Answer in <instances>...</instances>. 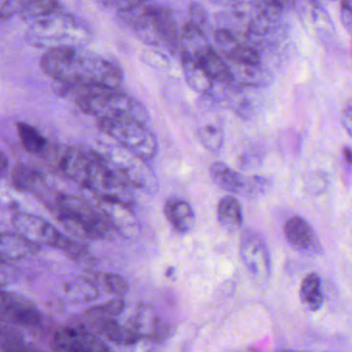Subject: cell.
<instances>
[{"label": "cell", "instance_id": "31", "mask_svg": "<svg viewBox=\"0 0 352 352\" xmlns=\"http://www.w3.org/2000/svg\"><path fill=\"white\" fill-rule=\"evenodd\" d=\"M189 23L192 25L197 26L199 30H203L206 34V28L208 26V21H209V17H208L207 11L203 6L199 3H195L189 7Z\"/></svg>", "mask_w": 352, "mask_h": 352}, {"label": "cell", "instance_id": "35", "mask_svg": "<svg viewBox=\"0 0 352 352\" xmlns=\"http://www.w3.org/2000/svg\"><path fill=\"white\" fill-rule=\"evenodd\" d=\"M144 60L149 65L154 67H164L166 65V58L164 55L158 54V53H145Z\"/></svg>", "mask_w": 352, "mask_h": 352}, {"label": "cell", "instance_id": "13", "mask_svg": "<svg viewBox=\"0 0 352 352\" xmlns=\"http://www.w3.org/2000/svg\"><path fill=\"white\" fill-rule=\"evenodd\" d=\"M191 55L213 81L228 85L232 84L230 65L226 63L211 47H201Z\"/></svg>", "mask_w": 352, "mask_h": 352}, {"label": "cell", "instance_id": "21", "mask_svg": "<svg viewBox=\"0 0 352 352\" xmlns=\"http://www.w3.org/2000/svg\"><path fill=\"white\" fill-rule=\"evenodd\" d=\"M218 221L230 232H236L243 224V211L240 201L234 197H226L217 207Z\"/></svg>", "mask_w": 352, "mask_h": 352}, {"label": "cell", "instance_id": "7", "mask_svg": "<svg viewBox=\"0 0 352 352\" xmlns=\"http://www.w3.org/2000/svg\"><path fill=\"white\" fill-rule=\"evenodd\" d=\"M240 254L251 275L258 281H267L271 275V258L267 244L254 230H245L240 241Z\"/></svg>", "mask_w": 352, "mask_h": 352}, {"label": "cell", "instance_id": "6", "mask_svg": "<svg viewBox=\"0 0 352 352\" xmlns=\"http://www.w3.org/2000/svg\"><path fill=\"white\" fill-rule=\"evenodd\" d=\"M12 224L19 236L36 246L45 245L63 250L69 240L46 220L32 214H15L12 218Z\"/></svg>", "mask_w": 352, "mask_h": 352}, {"label": "cell", "instance_id": "30", "mask_svg": "<svg viewBox=\"0 0 352 352\" xmlns=\"http://www.w3.org/2000/svg\"><path fill=\"white\" fill-rule=\"evenodd\" d=\"M124 309V302L122 298H113L104 304L98 305L87 311L88 317L90 319L111 318L118 316Z\"/></svg>", "mask_w": 352, "mask_h": 352}, {"label": "cell", "instance_id": "24", "mask_svg": "<svg viewBox=\"0 0 352 352\" xmlns=\"http://www.w3.org/2000/svg\"><path fill=\"white\" fill-rule=\"evenodd\" d=\"M91 280L100 290L114 294L117 298H123L129 290L126 280L117 274L96 273L91 275Z\"/></svg>", "mask_w": 352, "mask_h": 352}, {"label": "cell", "instance_id": "17", "mask_svg": "<svg viewBox=\"0 0 352 352\" xmlns=\"http://www.w3.org/2000/svg\"><path fill=\"white\" fill-rule=\"evenodd\" d=\"M164 215L175 230L179 232H188L195 223V214L192 207L182 199H170L164 208Z\"/></svg>", "mask_w": 352, "mask_h": 352}, {"label": "cell", "instance_id": "25", "mask_svg": "<svg viewBox=\"0 0 352 352\" xmlns=\"http://www.w3.org/2000/svg\"><path fill=\"white\" fill-rule=\"evenodd\" d=\"M34 247L36 245L30 244L18 234L0 236V253L7 259L23 256L26 252L34 251Z\"/></svg>", "mask_w": 352, "mask_h": 352}, {"label": "cell", "instance_id": "32", "mask_svg": "<svg viewBox=\"0 0 352 352\" xmlns=\"http://www.w3.org/2000/svg\"><path fill=\"white\" fill-rule=\"evenodd\" d=\"M30 0H6L0 7V22L10 19L16 14L21 13Z\"/></svg>", "mask_w": 352, "mask_h": 352}, {"label": "cell", "instance_id": "5", "mask_svg": "<svg viewBox=\"0 0 352 352\" xmlns=\"http://www.w3.org/2000/svg\"><path fill=\"white\" fill-rule=\"evenodd\" d=\"M87 36L86 28L75 17L53 14L49 17L38 20L30 32L34 44L41 46H72V43L83 41Z\"/></svg>", "mask_w": 352, "mask_h": 352}, {"label": "cell", "instance_id": "2", "mask_svg": "<svg viewBox=\"0 0 352 352\" xmlns=\"http://www.w3.org/2000/svg\"><path fill=\"white\" fill-rule=\"evenodd\" d=\"M57 158L59 168L65 176L89 189L96 197L133 206L129 185L113 173L98 151L69 147Z\"/></svg>", "mask_w": 352, "mask_h": 352}, {"label": "cell", "instance_id": "33", "mask_svg": "<svg viewBox=\"0 0 352 352\" xmlns=\"http://www.w3.org/2000/svg\"><path fill=\"white\" fill-rule=\"evenodd\" d=\"M340 16H341L342 24H343L345 30H347L348 34H350L352 26V11L349 0H343L342 1Z\"/></svg>", "mask_w": 352, "mask_h": 352}, {"label": "cell", "instance_id": "37", "mask_svg": "<svg viewBox=\"0 0 352 352\" xmlns=\"http://www.w3.org/2000/svg\"><path fill=\"white\" fill-rule=\"evenodd\" d=\"M7 158L3 155V152H0V175H1V173L7 168Z\"/></svg>", "mask_w": 352, "mask_h": 352}, {"label": "cell", "instance_id": "26", "mask_svg": "<svg viewBox=\"0 0 352 352\" xmlns=\"http://www.w3.org/2000/svg\"><path fill=\"white\" fill-rule=\"evenodd\" d=\"M17 129L22 145L30 153H43L46 150L48 142L32 125L19 122L17 124Z\"/></svg>", "mask_w": 352, "mask_h": 352}, {"label": "cell", "instance_id": "18", "mask_svg": "<svg viewBox=\"0 0 352 352\" xmlns=\"http://www.w3.org/2000/svg\"><path fill=\"white\" fill-rule=\"evenodd\" d=\"M96 321L98 331L117 345H135L142 340L127 323L121 324L115 317L96 319Z\"/></svg>", "mask_w": 352, "mask_h": 352}, {"label": "cell", "instance_id": "10", "mask_svg": "<svg viewBox=\"0 0 352 352\" xmlns=\"http://www.w3.org/2000/svg\"><path fill=\"white\" fill-rule=\"evenodd\" d=\"M0 317L14 323L36 327L41 323V314L34 305L25 298L0 289Z\"/></svg>", "mask_w": 352, "mask_h": 352}, {"label": "cell", "instance_id": "8", "mask_svg": "<svg viewBox=\"0 0 352 352\" xmlns=\"http://www.w3.org/2000/svg\"><path fill=\"white\" fill-rule=\"evenodd\" d=\"M54 349L71 352L108 351L109 347L83 325L61 327L53 337Z\"/></svg>", "mask_w": 352, "mask_h": 352}, {"label": "cell", "instance_id": "15", "mask_svg": "<svg viewBox=\"0 0 352 352\" xmlns=\"http://www.w3.org/2000/svg\"><path fill=\"white\" fill-rule=\"evenodd\" d=\"M284 232L289 244L300 251L311 250L316 243L310 224L300 216H294L286 221Z\"/></svg>", "mask_w": 352, "mask_h": 352}, {"label": "cell", "instance_id": "40", "mask_svg": "<svg viewBox=\"0 0 352 352\" xmlns=\"http://www.w3.org/2000/svg\"><path fill=\"white\" fill-rule=\"evenodd\" d=\"M6 261H7V258H6L5 256H3L1 253H0V265H3V263H6Z\"/></svg>", "mask_w": 352, "mask_h": 352}, {"label": "cell", "instance_id": "27", "mask_svg": "<svg viewBox=\"0 0 352 352\" xmlns=\"http://www.w3.org/2000/svg\"><path fill=\"white\" fill-rule=\"evenodd\" d=\"M60 10L58 0H30L20 14L25 19L40 20L58 13Z\"/></svg>", "mask_w": 352, "mask_h": 352}, {"label": "cell", "instance_id": "34", "mask_svg": "<svg viewBox=\"0 0 352 352\" xmlns=\"http://www.w3.org/2000/svg\"><path fill=\"white\" fill-rule=\"evenodd\" d=\"M110 1L120 12L142 5V3H145L147 0H110Z\"/></svg>", "mask_w": 352, "mask_h": 352}, {"label": "cell", "instance_id": "22", "mask_svg": "<svg viewBox=\"0 0 352 352\" xmlns=\"http://www.w3.org/2000/svg\"><path fill=\"white\" fill-rule=\"evenodd\" d=\"M300 298L302 304L309 311L316 312L323 304L321 281L316 273H310L302 279L300 284Z\"/></svg>", "mask_w": 352, "mask_h": 352}, {"label": "cell", "instance_id": "1", "mask_svg": "<svg viewBox=\"0 0 352 352\" xmlns=\"http://www.w3.org/2000/svg\"><path fill=\"white\" fill-rule=\"evenodd\" d=\"M43 72L55 82L90 84L119 89L123 74L117 65L94 54L80 52L73 46H58L41 59Z\"/></svg>", "mask_w": 352, "mask_h": 352}, {"label": "cell", "instance_id": "38", "mask_svg": "<svg viewBox=\"0 0 352 352\" xmlns=\"http://www.w3.org/2000/svg\"><path fill=\"white\" fill-rule=\"evenodd\" d=\"M344 157L347 160V164H351V152H350L349 148H344Z\"/></svg>", "mask_w": 352, "mask_h": 352}, {"label": "cell", "instance_id": "28", "mask_svg": "<svg viewBox=\"0 0 352 352\" xmlns=\"http://www.w3.org/2000/svg\"><path fill=\"white\" fill-rule=\"evenodd\" d=\"M224 56L232 63V65H259L261 57L253 47L243 44L240 41H236L226 53Z\"/></svg>", "mask_w": 352, "mask_h": 352}, {"label": "cell", "instance_id": "20", "mask_svg": "<svg viewBox=\"0 0 352 352\" xmlns=\"http://www.w3.org/2000/svg\"><path fill=\"white\" fill-rule=\"evenodd\" d=\"M232 76V84L243 85L263 86L269 85L271 82V74L259 65H232L230 67Z\"/></svg>", "mask_w": 352, "mask_h": 352}, {"label": "cell", "instance_id": "23", "mask_svg": "<svg viewBox=\"0 0 352 352\" xmlns=\"http://www.w3.org/2000/svg\"><path fill=\"white\" fill-rule=\"evenodd\" d=\"M65 290L67 296L76 302H91L96 300L100 294L96 284L86 278H77L67 282Z\"/></svg>", "mask_w": 352, "mask_h": 352}, {"label": "cell", "instance_id": "19", "mask_svg": "<svg viewBox=\"0 0 352 352\" xmlns=\"http://www.w3.org/2000/svg\"><path fill=\"white\" fill-rule=\"evenodd\" d=\"M12 183L18 190L41 193L45 187L44 175L26 164H17L12 174Z\"/></svg>", "mask_w": 352, "mask_h": 352}, {"label": "cell", "instance_id": "4", "mask_svg": "<svg viewBox=\"0 0 352 352\" xmlns=\"http://www.w3.org/2000/svg\"><path fill=\"white\" fill-rule=\"evenodd\" d=\"M102 133L137 157L149 162L157 153L158 144L147 124L131 118L98 119Z\"/></svg>", "mask_w": 352, "mask_h": 352}, {"label": "cell", "instance_id": "16", "mask_svg": "<svg viewBox=\"0 0 352 352\" xmlns=\"http://www.w3.org/2000/svg\"><path fill=\"white\" fill-rule=\"evenodd\" d=\"M181 65L187 85L199 94H207L213 87V80L201 69L188 51L181 54Z\"/></svg>", "mask_w": 352, "mask_h": 352}, {"label": "cell", "instance_id": "29", "mask_svg": "<svg viewBox=\"0 0 352 352\" xmlns=\"http://www.w3.org/2000/svg\"><path fill=\"white\" fill-rule=\"evenodd\" d=\"M197 137L204 147L209 150L210 152H218L223 145V131L218 125H203L197 129Z\"/></svg>", "mask_w": 352, "mask_h": 352}, {"label": "cell", "instance_id": "9", "mask_svg": "<svg viewBox=\"0 0 352 352\" xmlns=\"http://www.w3.org/2000/svg\"><path fill=\"white\" fill-rule=\"evenodd\" d=\"M127 324L139 335L141 339L150 340L156 343L166 341L173 333V327L157 316L153 309L147 305H141Z\"/></svg>", "mask_w": 352, "mask_h": 352}, {"label": "cell", "instance_id": "36", "mask_svg": "<svg viewBox=\"0 0 352 352\" xmlns=\"http://www.w3.org/2000/svg\"><path fill=\"white\" fill-rule=\"evenodd\" d=\"M342 124H343L344 129L347 131L348 135H351L352 107L350 102H348L345 110H344L343 118H342Z\"/></svg>", "mask_w": 352, "mask_h": 352}, {"label": "cell", "instance_id": "39", "mask_svg": "<svg viewBox=\"0 0 352 352\" xmlns=\"http://www.w3.org/2000/svg\"><path fill=\"white\" fill-rule=\"evenodd\" d=\"M214 1H218L219 3H236V0H214Z\"/></svg>", "mask_w": 352, "mask_h": 352}, {"label": "cell", "instance_id": "3", "mask_svg": "<svg viewBox=\"0 0 352 352\" xmlns=\"http://www.w3.org/2000/svg\"><path fill=\"white\" fill-rule=\"evenodd\" d=\"M47 203L72 234L92 240L111 239L114 234L115 230L104 213L79 197L56 195Z\"/></svg>", "mask_w": 352, "mask_h": 352}, {"label": "cell", "instance_id": "14", "mask_svg": "<svg viewBox=\"0 0 352 352\" xmlns=\"http://www.w3.org/2000/svg\"><path fill=\"white\" fill-rule=\"evenodd\" d=\"M210 176L218 187L228 192L245 195L247 191L249 178L232 170L223 162H218L211 164Z\"/></svg>", "mask_w": 352, "mask_h": 352}, {"label": "cell", "instance_id": "12", "mask_svg": "<svg viewBox=\"0 0 352 352\" xmlns=\"http://www.w3.org/2000/svg\"><path fill=\"white\" fill-rule=\"evenodd\" d=\"M148 10L160 47H166L170 50L176 48L179 32L172 13L166 8L158 6H148Z\"/></svg>", "mask_w": 352, "mask_h": 352}, {"label": "cell", "instance_id": "41", "mask_svg": "<svg viewBox=\"0 0 352 352\" xmlns=\"http://www.w3.org/2000/svg\"><path fill=\"white\" fill-rule=\"evenodd\" d=\"M147 1H149V0H147Z\"/></svg>", "mask_w": 352, "mask_h": 352}, {"label": "cell", "instance_id": "11", "mask_svg": "<svg viewBox=\"0 0 352 352\" xmlns=\"http://www.w3.org/2000/svg\"><path fill=\"white\" fill-rule=\"evenodd\" d=\"M98 208L106 216L115 232H119L124 236H135L139 232V223L131 211V206L125 205L120 201L98 197Z\"/></svg>", "mask_w": 352, "mask_h": 352}]
</instances>
